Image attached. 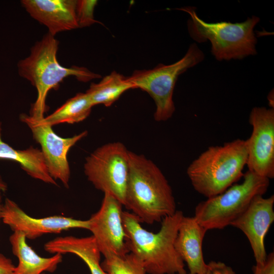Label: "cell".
<instances>
[{
    "mask_svg": "<svg viewBox=\"0 0 274 274\" xmlns=\"http://www.w3.org/2000/svg\"><path fill=\"white\" fill-rule=\"evenodd\" d=\"M208 230L194 217L184 216L175 238V249L184 263L189 274H202L207 263L202 252V243Z\"/></svg>",
    "mask_w": 274,
    "mask_h": 274,
    "instance_id": "obj_15",
    "label": "cell"
},
{
    "mask_svg": "<svg viewBox=\"0 0 274 274\" xmlns=\"http://www.w3.org/2000/svg\"><path fill=\"white\" fill-rule=\"evenodd\" d=\"M44 248L51 254L71 253L77 256L86 263L91 274H107L101 267V253L92 235L59 236L46 243Z\"/></svg>",
    "mask_w": 274,
    "mask_h": 274,
    "instance_id": "obj_17",
    "label": "cell"
},
{
    "mask_svg": "<svg viewBox=\"0 0 274 274\" xmlns=\"http://www.w3.org/2000/svg\"><path fill=\"white\" fill-rule=\"evenodd\" d=\"M93 107L86 92L78 93L42 121L52 127L61 123H78L89 115Z\"/></svg>",
    "mask_w": 274,
    "mask_h": 274,
    "instance_id": "obj_20",
    "label": "cell"
},
{
    "mask_svg": "<svg viewBox=\"0 0 274 274\" xmlns=\"http://www.w3.org/2000/svg\"><path fill=\"white\" fill-rule=\"evenodd\" d=\"M100 265L107 274L147 273L140 259L131 252L122 256L105 257Z\"/></svg>",
    "mask_w": 274,
    "mask_h": 274,
    "instance_id": "obj_21",
    "label": "cell"
},
{
    "mask_svg": "<svg viewBox=\"0 0 274 274\" xmlns=\"http://www.w3.org/2000/svg\"><path fill=\"white\" fill-rule=\"evenodd\" d=\"M1 194L2 193H0V221L1 220V213H2V207H3V202H4L2 200V196Z\"/></svg>",
    "mask_w": 274,
    "mask_h": 274,
    "instance_id": "obj_28",
    "label": "cell"
},
{
    "mask_svg": "<svg viewBox=\"0 0 274 274\" xmlns=\"http://www.w3.org/2000/svg\"><path fill=\"white\" fill-rule=\"evenodd\" d=\"M135 88L128 77L112 72L97 83H92L86 93L93 106L102 104L111 106L125 91Z\"/></svg>",
    "mask_w": 274,
    "mask_h": 274,
    "instance_id": "obj_19",
    "label": "cell"
},
{
    "mask_svg": "<svg viewBox=\"0 0 274 274\" xmlns=\"http://www.w3.org/2000/svg\"><path fill=\"white\" fill-rule=\"evenodd\" d=\"M249 122L251 134L246 140L248 170L268 179L274 178V109L253 108Z\"/></svg>",
    "mask_w": 274,
    "mask_h": 274,
    "instance_id": "obj_10",
    "label": "cell"
},
{
    "mask_svg": "<svg viewBox=\"0 0 274 274\" xmlns=\"http://www.w3.org/2000/svg\"><path fill=\"white\" fill-rule=\"evenodd\" d=\"M274 195L256 196L248 208L230 225L241 230L247 237L256 263L263 264L267 257L264 239L274 221Z\"/></svg>",
    "mask_w": 274,
    "mask_h": 274,
    "instance_id": "obj_13",
    "label": "cell"
},
{
    "mask_svg": "<svg viewBox=\"0 0 274 274\" xmlns=\"http://www.w3.org/2000/svg\"><path fill=\"white\" fill-rule=\"evenodd\" d=\"M183 217V212L177 210L164 217L159 230L154 233L144 229L133 214L123 211L129 250L140 259L147 273L187 274L185 263L174 245Z\"/></svg>",
    "mask_w": 274,
    "mask_h": 274,
    "instance_id": "obj_2",
    "label": "cell"
},
{
    "mask_svg": "<svg viewBox=\"0 0 274 274\" xmlns=\"http://www.w3.org/2000/svg\"><path fill=\"white\" fill-rule=\"evenodd\" d=\"M204 58L203 52L193 43L178 61L169 65L159 64L149 70L135 71L128 77L135 88L147 92L154 100L156 121H165L172 117L175 111L173 92L178 77Z\"/></svg>",
    "mask_w": 274,
    "mask_h": 274,
    "instance_id": "obj_7",
    "label": "cell"
},
{
    "mask_svg": "<svg viewBox=\"0 0 274 274\" xmlns=\"http://www.w3.org/2000/svg\"><path fill=\"white\" fill-rule=\"evenodd\" d=\"M179 9L190 15L188 28L191 37L198 43L210 41L211 52L217 60L242 59L256 54L254 29L260 21L259 17L252 16L239 23H209L198 17L194 7Z\"/></svg>",
    "mask_w": 274,
    "mask_h": 274,
    "instance_id": "obj_5",
    "label": "cell"
},
{
    "mask_svg": "<svg viewBox=\"0 0 274 274\" xmlns=\"http://www.w3.org/2000/svg\"><path fill=\"white\" fill-rule=\"evenodd\" d=\"M9 241L13 254L18 260L14 268V274H42L44 272H54L62 261V255L57 253L50 257H43L29 246L24 234L14 231Z\"/></svg>",
    "mask_w": 274,
    "mask_h": 274,
    "instance_id": "obj_16",
    "label": "cell"
},
{
    "mask_svg": "<svg viewBox=\"0 0 274 274\" xmlns=\"http://www.w3.org/2000/svg\"><path fill=\"white\" fill-rule=\"evenodd\" d=\"M253 274H274V253L271 252L267 255L263 264H257L252 267Z\"/></svg>",
    "mask_w": 274,
    "mask_h": 274,
    "instance_id": "obj_24",
    "label": "cell"
},
{
    "mask_svg": "<svg viewBox=\"0 0 274 274\" xmlns=\"http://www.w3.org/2000/svg\"><path fill=\"white\" fill-rule=\"evenodd\" d=\"M8 189V185L6 182L0 175V193H5Z\"/></svg>",
    "mask_w": 274,
    "mask_h": 274,
    "instance_id": "obj_26",
    "label": "cell"
},
{
    "mask_svg": "<svg viewBox=\"0 0 274 274\" xmlns=\"http://www.w3.org/2000/svg\"><path fill=\"white\" fill-rule=\"evenodd\" d=\"M272 97H273V92H270L267 97L270 108H273L272 107L273 106V103L272 102V99L273 100V98H272Z\"/></svg>",
    "mask_w": 274,
    "mask_h": 274,
    "instance_id": "obj_27",
    "label": "cell"
},
{
    "mask_svg": "<svg viewBox=\"0 0 274 274\" xmlns=\"http://www.w3.org/2000/svg\"><path fill=\"white\" fill-rule=\"evenodd\" d=\"M97 3L94 0L77 1L76 15L79 27L89 26L99 22L94 18V10Z\"/></svg>",
    "mask_w": 274,
    "mask_h": 274,
    "instance_id": "obj_22",
    "label": "cell"
},
{
    "mask_svg": "<svg viewBox=\"0 0 274 274\" xmlns=\"http://www.w3.org/2000/svg\"><path fill=\"white\" fill-rule=\"evenodd\" d=\"M122 206L113 195L104 193L99 209L88 219V230L105 258L130 253L123 224Z\"/></svg>",
    "mask_w": 274,
    "mask_h": 274,
    "instance_id": "obj_9",
    "label": "cell"
},
{
    "mask_svg": "<svg viewBox=\"0 0 274 274\" xmlns=\"http://www.w3.org/2000/svg\"><path fill=\"white\" fill-rule=\"evenodd\" d=\"M124 206L141 223L161 222L177 211L172 188L159 167L142 155L129 151Z\"/></svg>",
    "mask_w": 274,
    "mask_h": 274,
    "instance_id": "obj_1",
    "label": "cell"
},
{
    "mask_svg": "<svg viewBox=\"0 0 274 274\" xmlns=\"http://www.w3.org/2000/svg\"><path fill=\"white\" fill-rule=\"evenodd\" d=\"M15 267L12 260L0 253V274H14Z\"/></svg>",
    "mask_w": 274,
    "mask_h": 274,
    "instance_id": "obj_25",
    "label": "cell"
},
{
    "mask_svg": "<svg viewBox=\"0 0 274 274\" xmlns=\"http://www.w3.org/2000/svg\"><path fill=\"white\" fill-rule=\"evenodd\" d=\"M22 6L35 20L46 26L55 36L58 32L79 28L77 1L22 0Z\"/></svg>",
    "mask_w": 274,
    "mask_h": 274,
    "instance_id": "obj_14",
    "label": "cell"
},
{
    "mask_svg": "<svg viewBox=\"0 0 274 274\" xmlns=\"http://www.w3.org/2000/svg\"><path fill=\"white\" fill-rule=\"evenodd\" d=\"M0 122V159L18 163L22 169L32 178L45 183L57 185L50 175L41 150L30 147L23 150H16L3 141Z\"/></svg>",
    "mask_w": 274,
    "mask_h": 274,
    "instance_id": "obj_18",
    "label": "cell"
},
{
    "mask_svg": "<svg viewBox=\"0 0 274 274\" xmlns=\"http://www.w3.org/2000/svg\"><path fill=\"white\" fill-rule=\"evenodd\" d=\"M20 118L29 127L34 139L40 144L50 175L68 188L71 175L68 152L79 141L87 135V131L64 138L58 135L52 126L43 123L42 119L36 120L26 114L21 115Z\"/></svg>",
    "mask_w": 274,
    "mask_h": 274,
    "instance_id": "obj_11",
    "label": "cell"
},
{
    "mask_svg": "<svg viewBox=\"0 0 274 274\" xmlns=\"http://www.w3.org/2000/svg\"><path fill=\"white\" fill-rule=\"evenodd\" d=\"M42 274H45L44 273H43Z\"/></svg>",
    "mask_w": 274,
    "mask_h": 274,
    "instance_id": "obj_29",
    "label": "cell"
},
{
    "mask_svg": "<svg viewBox=\"0 0 274 274\" xmlns=\"http://www.w3.org/2000/svg\"><path fill=\"white\" fill-rule=\"evenodd\" d=\"M247 160V141L237 139L209 147L191 162L187 174L194 190L208 198L242 178Z\"/></svg>",
    "mask_w": 274,
    "mask_h": 274,
    "instance_id": "obj_4",
    "label": "cell"
},
{
    "mask_svg": "<svg viewBox=\"0 0 274 274\" xmlns=\"http://www.w3.org/2000/svg\"><path fill=\"white\" fill-rule=\"evenodd\" d=\"M58 45L55 36L48 32L31 48L29 55L17 64L19 76L29 81L37 89V98L30 112V116L36 120L45 117L49 91L58 87L64 78L74 76L79 81L86 82L101 77L85 67L61 66L57 59Z\"/></svg>",
    "mask_w": 274,
    "mask_h": 274,
    "instance_id": "obj_3",
    "label": "cell"
},
{
    "mask_svg": "<svg viewBox=\"0 0 274 274\" xmlns=\"http://www.w3.org/2000/svg\"><path fill=\"white\" fill-rule=\"evenodd\" d=\"M1 220L13 232H21L29 239H35L48 233H59L71 229L89 228L88 219L83 220L62 215L32 217L9 198H6L3 202Z\"/></svg>",
    "mask_w": 274,
    "mask_h": 274,
    "instance_id": "obj_12",
    "label": "cell"
},
{
    "mask_svg": "<svg viewBox=\"0 0 274 274\" xmlns=\"http://www.w3.org/2000/svg\"><path fill=\"white\" fill-rule=\"evenodd\" d=\"M243 181L234 184L223 192L199 202L194 218L208 231L222 229L239 217L257 196L267 191L269 179L247 170Z\"/></svg>",
    "mask_w": 274,
    "mask_h": 274,
    "instance_id": "obj_6",
    "label": "cell"
},
{
    "mask_svg": "<svg viewBox=\"0 0 274 274\" xmlns=\"http://www.w3.org/2000/svg\"><path fill=\"white\" fill-rule=\"evenodd\" d=\"M129 151L120 142L96 149L84 165L88 180L97 189L109 193L123 206L129 171Z\"/></svg>",
    "mask_w": 274,
    "mask_h": 274,
    "instance_id": "obj_8",
    "label": "cell"
},
{
    "mask_svg": "<svg viewBox=\"0 0 274 274\" xmlns=\"http://www.w3.org/2000/svg\"><path fill=\"white\" fill-rule=\"evenodd\" d=\"M202 274H236L232 268L221 261H211L207 264Z\"/></svg>",
    "mask_w": 274,
    "mask_h": 274,
    "instance_id": "obj_23",
    "label": "cell"
}]
</instances>
